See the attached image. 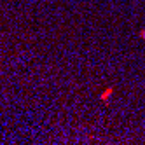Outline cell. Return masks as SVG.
I'll return each mask as SVG.
<instances>
[]
</instances>
